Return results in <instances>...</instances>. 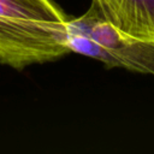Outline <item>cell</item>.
Returning <instances> with one entry per match:
<instances>
[{
    "label": "cell",
    "instance_id": "3957f363",
    "mask_svg": "<svg viewBox=\"0 0 154 154\" xmlns=\"http://www.w3.org/2000/svg\"><path fill=\"white\" fill-rule=\"evenodd\" d=\"M90 5L119 30L154 43V0H91Z\"/></svg>",
    "mask_w": 154,
    "mask_h": 154
},
{
    "label": "cell",
    "instance_id": "6da1fadb",
    "mask_svg": "<svg viewBox=\"0 0 154 154\" xmlns=\"http://www.w3.org/2000/svg\"><path fill=\"white\" fill-rule=\"evenodd\" d=\"M69 19L53 0H0V63L23 70L69 54Z\"/></svg>",
    "mask_w": 154,
    "mask_h": 154
},
{
    "label": "cell",
    "instance_id": "7a4b0ae2",
    "mask_svg": "<svg viewBox=\"0 0 154 154\" xmlns=\"http://www.w3.org/2000/svg\"><path fill=\"white\" fill-rule=\"evenodd\" d=\"M66 46L108 67L154 76V43L136 38L105 20L94 6L79 17L69 19Z\"/></svg>",
    "mask_w": 154,
    "mask_h": 154
}]
</instances>
